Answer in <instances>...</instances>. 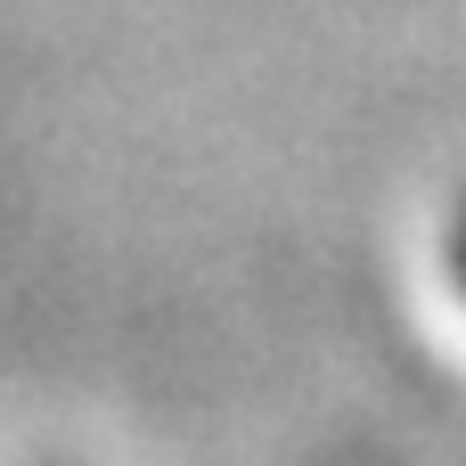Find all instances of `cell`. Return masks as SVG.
Instances as JSON below:
<instances>
[{
	"instance_id": "obj_1",
	"label": "cell",
	"mask_w": 466,
	"mask_h": 466,
	"mask_svg": "<svg viewBox=\"0 0 466 466\" xmlns=\"http://www.w3.org/2000/svg\"><path fill=\"white\" fill-rule=\"evenodd\" d=\"M442 270H451V287L466 295V197L451 205V229H442Z\"/></svg>"
}]
</instances>
